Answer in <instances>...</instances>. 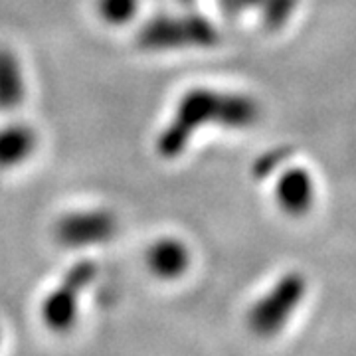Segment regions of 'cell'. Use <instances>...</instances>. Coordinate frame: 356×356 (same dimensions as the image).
Listing matches in <instances>:
<instances>
[{
  "label": "cell",
  "instance_id": "1",
  "mask_svg": "<svg viewBox=\"0 0 356 356\" xmlns=\"http://www.w3.org/2000/svg\"><path fill=\"white\" fill-rule=\"evenodd\" d=\"M257 119L259 105L250 95L210 88L188 89L178 99L170 121L156 137V154L172 161L186 151L194 135L202 127L250 129Z\"/></svg>",
  "mask_w": 356,
  "mask_h": 356
},
{
  "label": "cell",
  "instance_id": "2",
  "mask_svg": "<svg viewBox=\"0 0 356 356\" xmlns=\"http://www.w3.org/2000/svg\"><path fill=\"white\" fill-rule=\"evenodd\" d=\"M216 26L200 14H165L143 26L137 34L140 48L151 51L210 48L218 44Z\"/></svg>",
  "mask_w": 356,
  "mask_h": 356
},
{
  "label": "cell",
  "instance_id": "3",
  "mask_svg": "<svg viewBox=\"0 0 356 356\" xmlns=\"http://www.w3.org/2000/svg\"><path fill=\"white\" fill-rule=\"evenodd\" d=\"M307 281L301 273L289 271L273 283V287L255 301L248 311L245 323L257 337H273L287 325L297 307L305 299Z\"/></svg>",
  "mask_w": 356,
  "mask_h": 356
},
{
  "label": "cell",
  "instance_id": "4",
  "mask_svg": "<svg viewBox=\"0 0 356 356\" xmlns=\"http://www.w3.org/2000/svg\"><path fill=\"white\" fill-rule=\"evenodd\" d=\"M97 277V266L89 259H81L72 266L62 281L51 289L40 305L42 323L54 332H67L74 329L79 313V299L81 293Z\"/></svg>",
  "mask_w": 356,
  "mask_h": 356
},
{
  "label": "cell",
  "instance_id": "5",
  "mask_svg": "<svg viewBox=\"0 0 356 356\" xmlns=\"http://www.w3.org/2000/svg\"><path fill=\"white\" fill-rule=\"evenodd\" d=\"M117 232V218L109 210H79L62 216L54 226V238L62 248L79 250L109 242Z\"/></svg>",
  "mask_w": 356,
  "mask_h": 356
},
{
  "label": "cell",
  "instance_id": "6",
  "mask_svg": "<svg viewBox=\"0 0 356 356\" xmlns=\"http://www.w3.org/2000/svg\"><path fill=\"white\" fill-rule=\"evenodd\" d=\"M275 202L289 216H305L315 202V180L303 166L285 168L275 182Z\"/></svg>",
  "mask_w": 356,
  "mask_h": 356
},
{
  "label": "cell",
  "instance_id": "7",
  "mask_svg": "<svg viewBox=\"0 0 356 356\" xmlns=\"http://www.w3.org/2000/svg\"><path fill=\"white\" fill-rule=\"evenodd\" d=\"M147 267L159 280H180L191 267V250L178 238H161L147 252Z\"/></svg>",
  "mask_w": 356,
  "mask_h": 356
},
{
  "label": "cell",
  "instance_id": "8",
  "mask_svg": "<svg viewBox=\"0 0 356 356\" xmlns=\"http://www.w3.org/2000/svg\"><path fill=\"white\" fill-rule=\"evenodd\" d=\"M38 147V135L24 123L0 127V168L8 170L24 165Z\"/></svg>",
  "mask_w": 356,
  "mask_h": 356
},
{
  "label": "cell",
  "instance_id": "9",
  "mask_svg": "<svg viewBox=\"0 0 356 356\" xmlns=\"http://www.w3.org/2000/svg\"><path fill=\"white\" fill-rule=\"evenodd\" d=\"M26 97L22 64L13 50L0 46V111H16Z\"/></svg>",
  "mask_w": 356,
  "mask_h": 356
},
{
  "label": "cell",
  "instance_id": "10",
  "mask_svg": "<svg viewBox=\"0 0 356 356\" xmlns=\"http://www.w3.org/2000/svg\"><path fill=\"white\" fill-rule=\"evenodd\" d=\"M97 13L107 24H129L139 13V0H97Z\"/></svg>",
  "mask_w": 356,
  "mask_h": 356
},
{
  "label": "cell",
  "instance_id": "11",
  "mask_svg": "<svg viewBox=\"0 0 356 356\" xmlns=\"http://www.w3.org/2000/svg\"><path fill=\"white\" fill-rule=\"evenodd\" d=\"M299 0H261V18L269 30H277L285 24L297 8Z\"/></svg>",
  "mask_w": 356,
  "mask_h": 356
},
{
  "label": "cell",
  "instance_id": "12",
  "mask_svg": "<svg viewBox=\"0 0 356 356\" xmlns=\"http://www.w3.org/2000/svg\"><path fill=\"white\" fill-rule=\"evenodd\" d=\"M287 159V154L280 153V151H271L269 154H266L257 165H255V175L257 177H266L271 170H275V166H280V163H283Z\"/></svg>",
  "mask_w": 356,
  "mask_h": 356
},
{
  "label": "cell",
  "instance_id": "13",
  "mask_svg": "<svg viewBox=\"0 0 356 356\" xmlns=\"http://www.w3.org/2000/svg\"><path fill=\"white\" fill-rule=\"evenodd\" d=\"M220 2H224V0H220Z\"/></svg>",
  "mask_w": 356,
  "mask_h": 356
}]
</instances>
